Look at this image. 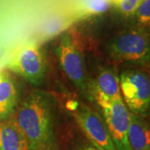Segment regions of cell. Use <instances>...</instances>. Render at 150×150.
I'll use <instances>...</instances> for the list:
<instances>
[{
  "instance_id": "e0dca14e",
  "label": "cell",
  "mask_w": 150,
  "mask_h": 150,
  "mask_svg": "<svg viewBox=\"0 0 150 150\" xmlns=\"http://www.w3.org/2000/svg\"><path fill=\"white\" fill-rule=\"evenodd\" d=\"M92 144H93V146L97 150H106V149H103L102 147H100V146H98V144H96L93 143V142H92Z\"/></svg>"
},
{
  "instance_id": "8992f818",
  "label": "cell",
  "mask_w": 150,
  "mask_h": 150,
  "mask_svg": "<svg viewBox=\"0 0 150 150\" xmlns=\"http://www.w3.org/2000/svg\"><path fill=\"white\" fill-rule=\"evenodd\" d=\"M59 64L74 84L83 88L85 73L81 48L69 36H64L56 50Z\"/></svg>"
},
{
  "instance_id": "7a4b0ae2",
  "label": "cell",
  "mask_w": 150,
  "mask_h": 150,
  "mask_svg": "<svg viewBox=\"0 0 150 150\" xmlns=\"http://www.w3.org/2000/svg\"><path fill=\"white\" fill-rule=\"evenodd\" d=\"M109 49L118 62L144 63L150 58V37L143 29H129L118 34Z\"/></svg>"
},
{
  "instance_id": "5bb4252c",
  "label": "cell",
  "mask_w": 150,
  "mask_h": 150,
  "mask_svg": "<svg viewBox=\"0 0 150 150\" xmlns=\"http://www.w3.org/2000/svg\"><path fill=\"white\" fill-rule=\"evenodd\" d=\"M143 0H110V4L115 6L124 16H132L135 14L139 6Z\"/></svg>"
},
{
  "instance_id": "7c38bea8",
  "label": "cell",
  "mask_w": 150,
  "mask_h": 150,
  "mask_svg": "<svg viewBox=\"0 0 150 150\" xmlns=\"http://www.w3.org/2000/svg\"><path fill=\"white\" fill-rule=\"evenodd\" d=\"M110 0H84L80 8L83 15L101 14L108 9Z\"/></svg>"
},
{
  "instance_id": "ba28073f",
  "label": "cell",
  "mask_w": 150,
  "mask_h": 150,
  "mask_svg": "<svg viewBox=\"0 0 150 150\" xmlns=\"http://www.w3.org/2000/svg\"><path fill=\"white\" fill-rule=\"evenodd\" d=\"M95 98L98 103L113 102L123 98L120 91L119 79L111 69H103L97 78Z\"/></svg>"
},
{
  "instance_id": "8fae6325",
  "label": "cell",
  "mask_w": 150,
  "mask_h": 150,
  "mask_svg": "<svg viewBox=\"0 0 150 150\" xmlns=\"http://www.w3.org/2000/svg\"><path fill=\"white\" fill-rule=\"evenodd\" d=\"M129 142L132 150H150V125L134 114H131Z\"/></svg>"
},
{
  "instance_id": "5b68a950",
  "label": "cell",
  "mask_w": 150,
  "mask_h": 150,
  "mask_svg": "<svg viewBox=\"0 0 150 150\" xmlns=\"http://www.w3.org/2000/svg\"><path fill=\"white\" fill-rule=\"evenodd\" d=\"M102 108L105 124L117 150H132L129 142L131 114L123 98L98 103Z\"/></svg>"
},
{
  "instance_id": "9a60e30c",
  "label": "cell",
  "mask_w": 150,
  "mask_h": 150,
  "mask_svg": "<svg viewBox=\"0 0 150 150\" xmlns=\"http://www.w3.org/2000/svg\"><path fill=\"white\" fill-rule=\"evenodd\" d=\"M137 21L142 26H150V0H143L135 13Z\"/></svg>"
},
{
  "instance_id": "30bf717a",
  "label": "cell",
  "mask_w": 150,
  "mask_h": 150,
  "mask_svg": "<svg viewBox=\"0 0 150 150\" xmlns=\"http://www.w3.org/2000/svg\"><path fill=\"white\" fill-rule=\"evenodd\" d=\"M17 90L11 76L0 71V120L8 118L17 103Z\"/></svg>"
},
{
  "instance_id": "4fadbf2b",
  "label": "cell",
  "mask_w": 150,
  "mask_h": 150,
  "mask_svg": "<svg viewBox=\"0 0 150 150\" xmlns=\"http://www.w3.org/2000/svg\"><path fill=\"white\" fill-rule=\"evenodd\" d=\"M66 26L65 20L63 18L55 16L49 18L42 28V35L44 38H49L60 33Z\"/></svg>"
},
{
  "instance_id": "277c9868",
  "label": "cell",
  "mask_w": 150,
  "mask_h": 150,
  "mask_svg": "<svg viewBox=\"0 0 150 150\" xmlns=\"http://www.w3.org/2000/svg\"><path fill=\"white\" fill-rule=\"evenodd\" d=\"M7 69L33 84H38L45 74L46 64L40 48L30 43L17 50L9 59Z\"/></svg>"
},
{
  "instance_id": "52a82bcc",
  "label": "cell",
  "mask_w": 150,
  "mask_h": 150,
  "mask_svg": "<svg viewBox=\"0 0 150 150\" xmlns=\"http://www.w3.org/2000/svg\"><path fill=\"white\" fill-rule=\"evenodd\" d=\"M75 118L83 130L89 137L91 142L106 150H117L111 139L106 124L103 122L98 113L84 107L75 113Z\"/></svg>"
},
{
  "instance_id": "3957f363",
  "label": "cell",
  "mask_w": 150,
  "mask_h": 150,
  "mask_svg": "<svg viewBox=\"0 0 150 150\" xmlns=\"http://www.w3.org/2000/svg\"><path fill=\"white\" fill-rule=\"evenodd\" d=\"M121 94L134 115L144 114L150 108V79L140 70H127L119 79Z\"/></svg>"
},
{
  "instance_id": "9c48e42d",
  "label": "cell",
  "mask_w": 150,
  "mask_h": 150,
  "mask_svg": "<svg viewBox=\"0 0 150 150\" xmlns=\"http://www.w3.org/2000/svg\"><path fill=\"white\" fill-rule=\"evenodd\" d=\"M0 150H29L26 138L14 121L0 123Z\"/></svg>"
},
{
  "instance_id": "6da1fadb",
  "label": "cell",
  "mask_w": 150,
  "mask_h": 150,
  "mask_svg": "<svg viewBox=\"0 0 150 150\" xmlns=\"http://www.w3.org/2000/svg\"><path fill=\"white\" fill-rule=\"evenodd\" d=\"M14 123L24 135L29 150H42L48 144L51 135L48 103L40 94L33 93L23 103Z\"/></svg>"
},
{
  "instance_id": "2e32d148",
  "label": "cell",
  "mask_w": 150,
  "mask_h": 150,
  "mask_svg": "<svg viewBox=\"0 0 150 150\" xmlns=\"http://www.w3.org/2000/svg\"><path fill=\"white\" fill-rule=\"evenodd\" d=\"M82 150H97L93 146H86L83 149H82Z\"/></svg>"
}]
</instances>
